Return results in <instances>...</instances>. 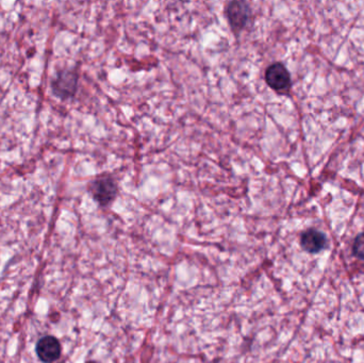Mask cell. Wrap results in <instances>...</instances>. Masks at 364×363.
Masks as SVG:
<instances>
[{"mask_svg":"<svg viewBox=\"0 0 364 363\" xmlns=\"http://www.w3.org/2000/svg\"><path fill=\"white\" fill-rule=\"evenodd\" d=\"M353 252L357 258L364 260V233H360L356 237L353 245Z\"/></svg>","mask_w":364,"mask_h":363,"instance_id":"cell-7","label":"cell"},{"mask_svg":"<svg viewBox=\"0 0 364 363\" xmlns=\"http://www.w3.org/2000/svg\"><path fill=\"white\" fill-rule=\"evenodd\" d=\"M78 80L79 77L75 70H60L51 81V92L60 99H70L76 95L77 90H78Z\"/></svg>","mask_w":364,"mask_h":363,"instance_id":"cell-3","label":"cell"},{"mask_svg":"<svg viewBox=\"0 0 364 363\" xmlns=\"http://www.w3.org/2000/svg\"><path fill=\"white\" fill-rule=\"evenodd\" d=\"M88 192L102 207L111 205L119 194L117 182L110 175H102L88 184Z\"/></svg>","mask_w":364,"mask_h":363,"instance_id":"cell-1","label":"cell"},{"mask_svg":"<svg viewBox=\"0 0 364 363\" xmlns=\"http://www.w3.org/2000/svg\"><path fill=\"white\" fill-rule=\"evenodd\" d=\"M226 17L236 35L245 30L253 19V10L246 1H231L225 9Z\"/></svg>","mask_w":364,"mask_h":363,"instance_id":"cell-2","label":"cell"},{"mask_svg":"<svg viewBox=\"0 0 364 363\" xmlns=\"http://www.w3.org/2000/svg\"><path fill=\"white\" fill-rule=\"evenodd\" d=\"M327 243V239L324 233L316 229H308L305 231L300 237V245L303 249L310 254H318L322 249L325 248Z\"/></svg>","mask_w":364,"mask_h":363,"instance_id":"cell-6","label":"cell"},{"mask_svg":"<svg viewBox=\"0 0 364 363\" xmlns=\"http://www.w3.org/2000/svg\"><path fill=\"white\" fill-rule=\"evenodd\" d=\"M37 357L45 363H52L61 356V344L58 339L52 335H46L39 340L37 344Z\"/></svg>","mask_w":364,"mask_h":363,"instance_id":"cell-5","label":"cell"},{"mask_svg":"<svg viewBox=\"0 0 364 363\" xmlns=\"http://www.w3.org/2000/svg\"><path fill=\"white\" fill-rule=\"evenodd\" d=\"M265 77L267 86L278 93H285L290 89V72L282 63L277 62V63L271 64L265 70Z\"/></svg>","mask_w":364,"mask_h":363,"instance_id":"cell-4","label":"cell"}]
</instances>
